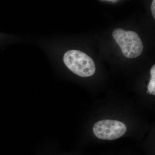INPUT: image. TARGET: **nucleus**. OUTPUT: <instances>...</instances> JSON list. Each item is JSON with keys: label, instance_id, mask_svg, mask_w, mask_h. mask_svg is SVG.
Instances as JSON below:
<instances>
[{"label": "nucleus", "instance_id": "nucleus-1", "mask_svg": "<svg viewBox=\"0 0 155 155\" xmlns=\"http://www.w3.org/2000/svg\"><path fill=\"white\" fill-rule=\"evenodd\" d=\"M64 62L69 70L81 77H89L95 72V65L92 59L81 51H68L64 54Z\"/></svg>", "mask_w": 155, "mask_h": 155}, {"label": "nucleus", "instance_id": "nucleus-2", "mask_svg": "<svg viewBox=\"0 0 155 155\" xmlns=\"http://www.w3.org/2000/svg\"><path fill=\"white\" fill-rule=\"evenodd\" d=\"M116 42L120 47L124 55L128 58H137L143 50L142 41L137 33L116 28L112 34Z\"/></svg>", "mask_w": 155, "mask_h": 155}, {"label": "nucleus", "instance_id": "nucleus-3", "mask_svg": "<svg viewBox=\"0 0 155 155\" xmlns=\"http://www.w3.org/2000/svg\"><path fill=\"white\" fill-rule=\"evenodd\" d=\"M93 130L95 135L100 139L114 140L124 135L127 127L122 122L107 119L96 122Z\"/></svg>", "mask_w": 155, "mask_h": 155}, {"label": "nucleus", "instance_id": "nucleus-4", "mask_svg": "<svg viewBox=\"0 0 155 155\" xmlns=\"http://www.w3.org/2000/svg\"><path fill=\"white\" fill-rule=\"evenodd\" d=\"M151 79L148 85V90L150 94L155 95V66L154 65L150 70Z\"/></svg>", "mask_w": 155, "mask_h": 155}, {"label": "nucleus", "instance_id": "nucleus-5", "mask_svg": "<svg viewBox=\"0 0 155 155\" xmlns=\"http://www.w3.org/2000/svg\"><path fill=\"white\" fill-rule=\"evenodd\" d=\"M155 0H153L151 5V11L154 19H155Z\"/></svg>", "mask_w": 155, "mask_h": 155}]
</instances>
